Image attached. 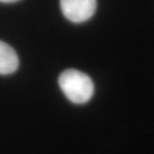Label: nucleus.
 Returning a JSON list of instances; mask_svg holds the SVG:
<instances>
[{
  "instance_id": "obj_1",
  "label": "nucleus",
  "mask_w": 154,
  "mask_h": 154,
  "mask_svg": "<svg viewBox=\"0 0 154 154\" xmlns=\"http://www.w3.org/2000/svg\"><path fill=\"white\" fill-rule=\"evenodd\" d=\"M58 85L67 99L74 104H85L89 102L95 91L90 77L74 69L62 72L58 77Z\"/></svg>"
},
{
  "instance_id": "obj_2",
  "label": "nucleus",
  "mask_w": 154,
  "mask_h": 154,
  "mask_svg": "<svg viewBox=\"0 0 154 154\" xmlns=\"http://www.w3.org/2000/svg\"><path fill=\"white\" fill-rule=\"evenodd\" d=\"M63 15L72 23H82L91 18L96 11V0H60Z\"/></svg>"
},
{
  "instance_id": "obj_3",
  "label": "nucleus",
  "mask_w": 154,
  "mask_h": 154,
  "mask_svg": "<svg viewBox=\"0 0 154 154\" xmlns=\"http://www.w3.org/2000/svg\"><path fill=\"white\" fill-rule=\"evenodd\" d=\"M20 61L16 51L8 44L0 40V74L7 75L18 69Z\"/></svg>"
},
{
  "instance_id": "obj_4",
  "label": "nucleus",
  "mask_w": 154,
  "mask_h": 154,
  "mask_svg": "<svg viewBox=\"0 0 154 154\" xmlns=\"http://www.w3.org/2000/svg\"><path fill=\"white\" fill-rule=\"evenodd\" d=\"M20 0H0V2H6V4H11V2H16Z\"/></svg>"
}]
</instances>
